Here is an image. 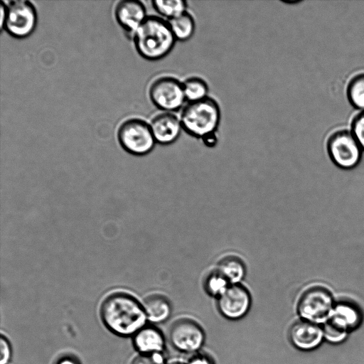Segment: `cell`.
Returning <instances> with one entry per match:
<instances>
[{"mask_svg":"<svg viewBox=\"0 0 364 364\" xmlns=\"http://www.w3.org/2000/svg\"><path fill=\"white\" fill-rule=\"evenodd\" d=\"M114 14L117 23L132 37L148 16L145 5L138 0L118 1Z\"/></svg>","mask_w":364,"mask_h":364,"instance_id":"12","label":"cell"},{"mask_svg":"<svg viewBox=\"0 0 364 364\" xmlns=\"http://www.w3.org/2000/svg\"><path fill=\"white\" fill-rule=\"evenodd\" d=\"M169 338L171 344L185 353H196L203 346L205 334L201 326L190 318H181L172 325Z\"/></svg>","mask_w":364,"mask_h":364,"instance_id":"10","label":"cell"},{"mask_svg":"<svg viewBox=\"0 0 364 364\" xmlns=\"http://www.w3.org/2000/svg\"><path fill=\"white\" fill-rule=\"evenodd\" d=\"M230 285L217 269L210 272L205 280V289L211 296L219 297Z\"/></svg>","mask_w":364,"mask_h":364,"instance_id":"22","label":"cell"},{"mask_svg":"<svg viewBox=\"0 0 364 364\" xmlns=\"http://www.w3.org/2000/svg\"><path fill=\"white\" fill-rule=\"evenodd\" d=\"M362 312L353 302L338 301L332 309L323 327V336L331 343H340L349 331L356 328L362 321Z\"/></svg>","mask_w":364,"mask_h":364,"instance_id":"5","label":"cell"},{"mask_svg":"<svg viewBox=\"0 0 364 364\" xmlns=\"http://www.w3.org/2000/svg\"><path fill=\"white\" fill-rule=\"evenodd\" d=\"M117 138L124 150L136 156L149 154L156 143L149 123L139 117L124 120L117 129Z\"/></svg>","mask_w":364,"mask_h":364,"instance_id":"4","label":"cell"},{"mask_svg":"<svg viewBox=\"0 0 364 364\" xmlns=\"http://www.w3.org/2000/svg\"><path fill=\"white\" fill-rule=\"evenodd\" d=\"M143 307L147 318L155 323L166 321L171 312L169 301L166 296L160 294H153L146 297Z\"/></svg>","mask_w":364,"mask_h":364,"instance_id":"16","label":"cell"},{"mask_svg":"<svg viewBox=\"0 0 364 364\" xmlns=\"http://www.w3.org/2000/svg\"><path fill=\"white\" fill-rule=\"evenodd\" d=\"M200 139L206 146L210 148L215 147L218 142L217 132L208 134Z\"/></svg>","mask_w":364,"mask_h":364,"instance_id":"27","label":"cell"},{"mask_svg":"<svg viewBox=\"0 0 364 364\" xmlns=\"http://www.w3.org/2000/svg\"><path fill=\"white\" fill-rule=\"evenodd\" d=\"M6 4L4 1H1L0 4V29L1 31L4 30V26L6 20Z\"/></svg>","mask_w":364,"mask_h":364,"instance_id":"28","label":"cell"},{"mask_svg":"<svg viewBox=\"0 0 364 364\" xmlns=\"http://www.w3.org/2000/svg\"><path fill=\"white\" fill-rule=\"evenodd\" d=\"M57 364H78V363L72 358L65 357L60 359Z\"/></svg>","mask_w":364,"mask_h":364,"instance_id":"29","label":"cell"},{"mask_svg":"<svg viewBox=\"0 0 364 364\" xmlns=\"http://www.w3.org/2000/svg\"><path fill=\"white\" fill-rule=\"evenodd\" d=\"M167 21L176 41H187L195 33L196 21L188 11Z\"/></svg>","mask_w":364,"mask_h":364,"instance_id":"18","label":"cell"},{"mask_svg":"<svg viewBox=\"0 0 364 364\" xmlns=\"http://www.w3.org/2000/svg\"><path fill=\"white\" fill-rule=\"evenodd\" d=\"M148 94L152 104L161 112H175L186 103L182 82L171 75L153 80Z\"/></svg>","mask_w":364,"mask_h":364,"instance_id":"7","label":"cell"},{"mask_svg":"<svg viewBox=\"0 0 364 364\" xmlns=\"http://www.w3.org/2000/svg\"><path fill=\"white\" fill-rule=\"evenodd\" d=\"M346 96L353 108L359 111L364 110V72L354 75L349 80Z\"/></svg>","mask_w":364,"mask_h":364,"instance_id":"19","label":"cell"},{"mask_svg":"<svg viewBox=\"0 0 364 364\" xmlns=\"http://www.w3.org/2000/svg\"><path fill=\"white\" fill-rule=\"evenodd\" d=\"M100 315L106 326L120 336L136 333L144 327L147 318L143 306L124 292L106 297L101 305Z\"/></svg>","mask_w":364,"mask_h":364,"instance_id":"1","label":"cell"},{"mask_svg":"<svg viewBox=\"0 0 364 364\" xmlns=\"http://www.w3.org/2000/svg\"><path fill=\"white\" fill-rule=\"evenodd\" d=\"M230 284H240L245 276L246 268L243 261L235 256H227L218 262L216 269Z\"/></svg>","mask_w":364,"mask_h":364,"instance_id":"17","label":"cell"},{"mask_svg":"<svg viewBox=\"0 0 364 364\" xmlns=\"http://www.w3.org/2000/svg\"><path fill=\"white\" fill-rule=\"evenodd\" d=\"M151 4L160 17L167 21L188 11V3L185 0H155Z\"/></svg>","mask_w":364,"mask_h":364,"instance_id":"21","label":"cell"},{"mask_svg":"<svg viewBox=\"0 0 364 364\" xmlns=\"http://www.w3.org/2000/svg\"><path fill=\"white\" fill-rule=\"evenodd\" d=\"M334 306L331 291L322 286H314L303 292L297 311L304 320L315 323L326 321Z\"/></svg>","mask_w":364,"mask_h":364,"instance_id":"9","label":"cell"},{"mask_svg":"<svg viewBox=\"0 0 364 364\" xmlns=\"http://www.w3.org/2000/svg\"><path fill=\"white\" fill-rule=\"evenodd\" d=\"M38 23L37 10L29 1H9L6 4L4 29L13 38L22 39L30 36Z\"/></svg>","mask_w":364,"mask_h":364,"instance_id":"8","label":"cell"},{"mask_svg":"<svg viewBox=\"0 0 364 364\" xmlns=\"http://www.w3.org/2000/svg\"><path fill=\"white\" fill-rule=\"evenodd\" d=\"M323 336V329L317 323L299 320L296 321L289 331L291 343L301 350H311L316 348Z\"/></svg>","mask_w":364,"mask_h":364,"instance_id":"14","label":"cell"},{"mask_svg":"<svg viewBox=\"0 0 364 364\" xmlns=\"http://www.w3.org/2000/svg\"><path fill=\"white\" fill-rule=\"evenodd\" d=\"M183 88L186 102H196L205 99L208 96V85L203 78L191 76L183 82Z\"/></svg>","mask_w":364,"mask_h":364,"instance_id":"20","label":"cell"},{"mask_svg":"<svg viewBox=\"0 0 364 364\" xmlns=\"http://www.w3.org/2000/svg\"><path fill=\"white\" fill-rule=\"evenodd\" d=\"M0 364H6L11 358V350L9 341L4 336L0 338Z\"/></svg>","mask_w":364,"mask_h":364,"instance_id":"25","label":"cell"},{"mask_svg":"<svg viewBox=\"0 0 364 364\" xmlns=\"http://www.w3.org/2000/svg\"><path fill=\"white\" fill-rule=\"evenodd\" d=\"M251 296L248 290L240 284H230L218 298L220 313L229 319H238L250 309Z\"/></svg>","mask_w":364,"mask_h":364,"instance_id":"11","label":"cell"},{"mask_svg":"<svg viewBox=\"0 0 364 364\" xmlns=\"http://www.w3.org/2000/svg\"><path fill=\"white\" fill-rule=\"evenodd\" d=\"M134 344L141 353H162L164 338L161 332L155 327H143L134 338Z\"/></svg>","mask_w":364,"mask_h":364,"instance_id":"15","label":"cell"},{"mask_svg":"<svg viewBox=\"0 0 364 364\" xmlns=\"http://www.w3.org/2000/svg\"><path fill=\"white\" fill-rule=\"evenodd\" d=\"M171 364H187V363L181 362V361H175L171 363Z\"/></svg>","mask_w":364,"mask_h":364,"instance_id":"30","label":"cell"},{"mask_svg":"<svg viewBox=\"0 0 364 364\" xmlns=\"http://www.w3.org/2000/svg\"><path fill=\"white\" fill-rule=\"evenodd\" d=\"M178 116L183 131L191 136L201 139L208 134L217 132L221 111L218 102L208 97L199 101L187 102Z\"/></svg>","mask_w":364,"mask_h":364,"instance_id":"3","label":"cell"},{"mask_svg":"<svg viewBox=\"0 0 364 364\" xmlns=\"http://www.w3.org/2000/svg\"><path fill=\"white\" fill-rule=\"evenodd\" d=\"M149 125L156 142L161 145L174 143L183 130L179 116L174 112L158 113L151 118Z\"/></svg>","mask_w":364,"mask_h":364,"instance_id":"13","label":"cell"},{"mask_svg":"<svg viewBox=\"0 0 364 364\" xmlns=\"http://www.w3.org/2000/svg\"><path fill=\"white\" fill-rule=\"evenodd\" d=\"M132 364H166L162 353H141Z\"/></svg>","mask_w":364,"mask_h":364,"instance_id":"24","label":"cell"},{"mask_svg":"<svg viewBox=\"0 0 364 364\" xmlns=\"http://www.w3.org/2000/svg\"><path fill=\"white\" fill-rule=\"evenodd\" d=\"M187 364H214L211 358L202 353H196L187 362Z\"/></svg>","mask_w":364,"mask_h":364,"instance_id":"26","label":"cell"},{"mask_svg":"<svg viewBox=\"0 0 364 364\" xmlns=\"http://www.w3.org/2000/svg\"><path fill=\"white\" fill-rule=\"evenodd\" d=\"M349 129L364 151V110L353 116Z\"/></svg>","mask_w":364,"mask_h":364,"instance_id":"23","label":"cell"},{"mask_svg":"<svg viewBox=\"0 0 364 364\" xmlns=\"http://www.w3.org/2000/svg\"><path fill=\"white\" fill-rule=\"evenodd\" d=\"M326 150L333 164L343 169L355 167L363 152L350 130L347 129L336 130L329 135Z\"/></svg>","mask_w":364,"mask_h":364,"instance_id":"6","label":"cell"},{"mask_svg":"<svg viewBox=\"0 0 364 364\" xmlns=\"http://www.w3.org/2000/svg\"><path fill=\"white\" fill-rule=\"evenodd\" d=\"M132 38L139 55L151 61L168 55L176 41L167 20L157 16H148Z\"/></svg>","mask_w":364,"mask_h":364,"instance_id":"2","label":"cell"}]
</instances>
